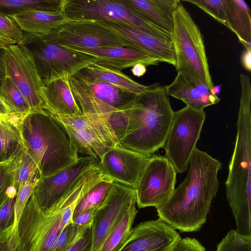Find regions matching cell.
Masks as SVG:
<instances>
[{
	"instance_id": "5",
	"label": "cell",
	"mask_w": 251,
	"mask_h": 251,
	"mask_svg": "<svg viewBox=\"0 0 251 251\" xmlns=\"http://www.w3.org/2000/svg\"><path fill=\"white\" fill-rule=\"evenodd\" d=\"M69 83L82 113L108 121L114 130L121 125L124 112L130 107L137 96L98 79L84 68L70 76Z\"/></svg>"
},
{
	"instance_id": "4",
	"label": "cell",
	"mask_w": 251,
	"mask_h": 251,
	"mask_svg": "<svg viewBox=\"0 0 251 251\" xmlns=\"http://www.w3.org/2000/svg\"><path fill=\"white\" fill-rule=\"evenodd\" d=\"M21 127L26 151L36 164L40 177L54 175L78 159L67 135L47 110L23 115Z\"/></svg>"
},
{
	"instance_id": "39",
	"label": "cell",
	"mask_w": 251,
	"mask_h": 251,
	"mask_svg": "<svg viewBox=\"0 0 251 251\" xmlns=\"http://www.w3.org/2000/svg\"><path fill=\"white\" fill-rule=\"evenodd\" d=\"M0 34L17 42H21L23 32L10 16L0 14Z\"/></svg>"
},
{
	"instance_id": "33",
	"label": "cell",
	"mask_w": 251,
	"mask_h": 251,
	"mask_svg": "<svg viewBox=\"0 0 251 251\" xmlns=\"http://www.w3.org/2000/svg\"><path fill=\"white\" fill-rule=\"evenodd\" d=\"M19 156L0 163V207L9 197L17 196L14 183Z\"/></svg>"
},
{
	"instance_id": "2",
	"label": "cell",
	"mask_w": 251,
	"mask_h": 251,
	"mask_svg": "<svg viewBox=\"0 0 251 251\" xmlns=\"http://www.w3.org/2000/svg\"><path fill=\"white\" fill-rule=\"evenodd\" d=\"M240 80L237 135L225 182L226 194L236 231L251 236V83L249 76L244 74H240Z\"/></svg>"
},
{
	"instance_id": "37",
	"label": "cell",
	"mask_w": 251,
	"mask_h": 251,
	"mask_svg": "<svg viewBox=\"0 0 251 251\" xmlns=\"http://www.w3.org/2000/svg\"><path fill=\"white\" fill-rule=\"evenodd\" d=\"M38 180L21 185L18 188L15 204V222L13 227L14 232H18V224L21 215Z\"/></svg>"
},
{
	"instance_id": "30",
	"label": "cell",
	"mask_w": 251,
	"mask_h": 251,
	"mask_svg": "<svg viewBox=\"0 0 251 251\" xmlns=\"http://www.w3.org/2000/svg\"><path fill=\"white\" fill-rule=\"evenodd\" d=\"M0 98L10 114L22 116L31 111L25 97L9 76H5L1 81Z\"/></svg>"
},
{
	"instance_id": "17",
	"label": "cell",
	"mask_w": 251,
	"mask_h": 251,
	"mask_svg": "<svg viewBox=\"0 0 251 251\" xmlns=\"http://www.w3.org/2000/svg\"><path fill=\"white\" fill-rule=\"evenodd\" d=\"M181 239L176 229L158 219L138 225L119 251H174Z\"/></svg>"
},
{
	"instance_id": "35",
	"label": "cell",
	"mask_w": 251,
	"mask_h": 251,
	"mask_svg": "<svg viewBox=\"0 0 251 251\" xmlns=\"http://www.w3.org/2000/svg\"><path fill=\"white\" fill-rule=\"evenodd\" d=\"M216 251H251V236L229 230L217 246Z\"/></svg>"
},
{
	"instance_id": "40",
	"label": "cell",
	"mask_w": 251,
	"mask_h": 251,
	"mask_svg": "<svg viewBox=\"0 0 251 251\" xmlns=\"http://www.w3.org/2000/svg\"><path fill=\"white\" fill-rule=\"evenodd\" d=\"M16 198L9 197L0 207V232L14 226Z\"/></svg>"
},
{
	"instance_id": "51",
	"label": "cell",
	"mask_w": 251,
	"mask_h": 251,
	"mask_svg": "<svg viewBox=\"0 0 251 251\" xmlns=\"http://www.w3.org/2000/svg\"><path fill=\"white\" fill-rule=\"evenodd\" d=\"M2 116L3 115L0 114V121H1V118H2Z\"/></svg>"
},
{
	"instance_id": "32",
	"label": "cell",
	"mask_w": 251,
	"mask_h": 251,
	"mask_svg": "<svg viewBox=\"0 0 251 251\" xmlns=\"http://www.w3.org/2000/svg\"><path fill=\"white\" fill-rule=\"evenodd\" d=\"M114 182L106 177L92 187L76 204L72 220L81 213L92 208L96 209L106 199Z\"/></svg>"
},
{
	"instance_id": "36",
	"label": "cell",
	"mask_w": 251,
	"mask_h": 251,
	"mask_svg": "<svg viewBox=\"0 0 251 251\" xmlns=\"http://www.w3.org/2000/svg\"><path fill=\"white\" fill-rule=\"evenodd\" d=\"M194 4L216 20L227 26L225 0H183Z\"/></svg>"
},
{
	"instance_id": "21",
	"label": "cell",
	"mask_w": 251,
	"mask_h": 251,
	"mask_svg": "<svg viewBox=\"0 0 251 251\" xmlns=\"http://www.w3.org/2000/svg\"><path fill=\"white\" fill-rule=\"evenodd\" d=\"M42 100L45 110L52 115L71 117L82 114L72 92L69 77L45 85Z\"/></svg>"
},
{
	"instance_id": "41",
	"label": "cell",
	"mask_w": 251,
	"mask_h": 251,
	"mask_svg": "<svg viewBox=\"0 0 251 251\" xmlns=\"http://www.w3.org/2000/svg\"><path fill=\"white\" fill-rule=\"evenodd\" d=\"M93 233L91 225L85 227L68 251H92Z\"/></svg>"
},
{
	"instance_id": "42",
	"label": "cell",
	"mask_w": 251,
	"mask_h": 251,
	"mask_svg": "<svg viewBox=\"0 0 251 251\" xmlns=\"http://www.w3.org/2000/svg\"><path fill=\"white\" fill-rule=\"evenodd\" d=\"M13 226L0 232V251H17L19 238L18 233L13 232Z\"/></svg>"
},
{
	"instance_id": "11",
	"label": "cell",
	"mask_w": 251,
	"mask_h": 251,
	"mask_svg": "<svg viewBox=\"0 0 251 251\" xmlns=\"http://www.w3.org/2000/svg\"><path fill=\"white\" fill-rule=\"evenodd\" d=\"M3 67L5 76L12 79L31 111L45 110L42 100L45 85L30 51L18 43L9 46L3 56Z\"/></svg>"
},
{
	"instance_id": "1",
	"label": "cell",
	"mask_w": 251,
	"mask_h": 251,
	"mask_svg": "<svg viewBox=\"0 0 251 251\" xmlns=\"http://www.w3.org/2000/svg\"><path fill=\"white\" fill-rule=\"evenodd\" d=\"M221 168L218 160L196 148L187 176L169 199L156 208L159 219L181 232L199 230L218 191Z\"/></svg>"
},
{
	"instance_id": "29",
	"label": "cell",
	"mask_w": 251,
	"mask_h": 251,
	"mask_svg": "<svg viewBox=\"0 0 251 251\" xmlns=\"http://www.w3.org/2000/svg\"><path fill=\"white\" fill-rule=\"evenodd\" d=\"M136 201L132 202L126 212L109 233L99 251H119L130 236L137 213Z\"/></svg>"
},
{
	"instance_id": "16",
	"label": "cell",
	"mask_w": 251,
	"mask_h": 251,
	"mask_svg": "<svg viewBox=\"0 0 251 251\" xmlns=\"http://www.w3.org/2000/svg\"><path fill=\"white\" fill-rule=\"evenodd\" d=\"M151 157L117 145L108 148L97 164L106 177L135 189Z\"/></svg>"
},
{
	"instance_id": "25",
	"label": "cell",
	"mask_w": 251,
	"mask_h": 251,
	"mask_svg": "<svg viewBox=\"0 0 251 251\" xmlns=\"http://www.w3.org/2000/svg\"><path fill=\"white\" fill-rule=\"evenodd\" d=\"M170 36L174 28V11L179 0H126Z\"/></svg>"
},
{
	"instance_id": "49",
	"label": "cell",
	"mask_w": 251,
	"mask_h": 251,
	"mask_svg": "<svg viewBox=\"0 0 251 251\" xmlns=\"http://www.w3.org/2000/svg\"><path fill=\"white\" fill-rule=\"evenodd\" d=\"M0 114L2 115H6L10 114L6 107L2 102L0 98Z\"/></svg>"
},
{
	"instance_id": "15",
	"label": "cell",
	"mask_w": 251,
	"mask_h": 251,
	"mask_svg": "<svg viewBox=\"0 0 251 251\" xmlns=\"http://www.w3.org/2000/svg\"><path fill=\"white\" fill-rule=\"evenodd\" d=\"M135 201V189L115 182L113 183L106 199L93 212L91 224L92 251H99L109 233Z\"/></svg>"
},
{
	"instance_id": "46",
	"label": "cell",
	"mask_w": 251,
	"mask_h": 251,
	"mask_svg": "<svg viewBox=\"0 0 251 251\" xmlns=\"http://www.w3.org/2000/svg\"><path fill=\"white\" fill-rule=\"evenodd\" d=\"M146 66L141 63L135 65L131 69L132 74L137 77H140L146 73Z\"/></svg>"
},
{
	"instance_id": "7",
	"label": "cell",
	"mask_w": 251,
	"mask_h": 251,
	"mask_svg": "<svg viewBox=\"0 0 251 251\" xmlns=\"http://www.w3.org/2000/svg\"><path fill=\"white\" fill-rule=\"evenodd\" d=\"M61 12L68 20L120 23L151 36L171 40V36L126 0H63Z\"/></svg>"
},
{
	"instance_id": "14",
	"label": "cell",
	"mask_w": 251,
	"mask_h": 251,
	"mask_svg": "<svg viewBox=\"0 0 251 251\" xmlns=\"http://www.w3.org/2000/svg\"><path fill=\"white\" fill-rule=\"evenodd\" d=\"M51 32L56 41L65 48L123 46L137 48L129 41L94 21L68 20Z\"/></svg>"
},
{
	"instance_id": "9",
	"label": "cell",
	"mask_w": 251,
	"mask_h": 251,
	"mask_svg": "<svg viewBox=\"0 0 251 251\" xmlns=\"http://www.w3.org/2000/svg\"><path fill=\"white\" fill-rule=\"evenodd\" d=\"M62 210L44 213L32 194L21 215L18 232L19 244L17 251H53L65 225L62 220Z\"/></svg>"
},
{
	"instance_id": "13",
	"label": "cell",
	"mask_w": 251,
	"mask_h": 251,
	"mask_svg": "<svg viewBox=\"0 0 251 251\" xmlns=\"http://www.w3.org/2000/svg\"><path fill=\"white\" fill-rule=\"evenodd\" d=\"M97 161L95 158L89 156L79 157L74 163L60 172L40 177L32 195L40 209L45 213L57 211L76 181Z\"/></svg>"
},
{
	"instance_id": "48",
	"label": "cell",
	"mask_w": 251,
	"mask_h": 251,
	"mask_svg": "<svg viewBox=\"0 0 251 251\" xmlns=\"http://www.w3.org/2000/svg\"><path fill=\"white\" fill-rule=\"evenodd\" d=\"M17 42L10 39L9 38H8L7 37H5L2 35L0 34V45L5 47L7 48L9 46L17 44Z\"/></svg>"
},
{
	"instance_id": "24",
	"label": "cell",
	"mask_w": 251,
	"mask_h": 251,
	"mask_svg": "<svg viewBox=\"0 0 251 251\" xmlns=\"http://www.w3.org/2000/svg\"><path fill=\"white\" fill-rule=\"evenodd\" d=\"M22 116L9 114L3 115L1 118L0 123V163L19 156L26 150L21 127Z\"/></svg>"
},
{
	"instance_id": "3",
	"label": "cell",
	"mask_w": 251,
	"mask_h": 251,
	"mask_svg": "<svg viewBox=\"0 0 251 251\" xmlns=\"http://www.w3.org/2000/svg\"><path fill=\"white\" fill-rule=\"evenodd\" d=\"M125 126L119 145L151 155L166 142L174 115L165 86L155 83L136 96L125 111Z\"/></svg>"
},
{
	"instance_id": "47",
	"label": "cell",
	"mask_w": 251,
	"mask_h": 251,
	"mask_svg": "<svg viewBox=\"0 0 251 251\" xmlns=\"http://www.w3.org/2000/svg\"><path fill=\"white\" fill-rule=\"evenodd\" d=\"M6 48L0 45V86L1 81L5 76L3 67V56Z\"/></svg>"
},
{
	"instance_id": "6",
	"label": "cell",
	"mask_w": 251,
	"mask_h": 251,
	"mask_svg": "<svg viewBox=\"0 0 251 251\" xmlns=\"http://www.w3.org/2000/svg\"><path fill=\"white\" fill-rule=\"evenodd\" d=\"M19 44L31 53L44 85L69 77L92 62L93 56L76 52L60 45L51 31L47 34L23 32Z\"/></svg>"
},
{
	"instance_id": "34",
	"label": "cell",
	"mask_w": 251,
	"mask_h": 251,
	"mask_svg": "<svg viewBox=\"0 0 251 251\" xmlns=\"http://www.w3.org/2000/svg\"><path fill=\"white\" fill-rule=\"evenodd\" d=\"M40 175L37 167L26 151L22 152L18 157L14 177V187L18 191L19 186L25 183L39 179Z\"/></svg>"
},
{
	"instance_id": "45",
	"label": "cell",
	"mask_w": 251,
	"mask_h": 251,
	"mask_svg": "<svg viewBox=\"0 0 251 251\" xmlns=\"http://www.w3.org/2000/svg\"><path fill=\"white\" fill-rule=\"evenodd\" d=\"M241 64L247 71H251V49H245L241 57Z\"/></svg>"
},
{
	"instance_id": "38",
	"label": "cell",
	"mask_w": 251,
	"mask_h": 251,
	"mask_svg": "<svg viewBox=\"0 0 251 251\" xmlns=\"http://www.w3.org/2000/svg\"><path fill=\"white\" fill-rule=\"evenodd\" d=\"M85 227L78 226L71 222L62 229L53 251H68Z\"/></svg>"
},
{
	"instance_id": "31",
	"label": "cell",
	"mask_w": 251,
	"mask_h": 251,
	"mask_svg": "<svg viewBox=\"0 0 251 251\" xmlns=\"http://www.w3.org/2000/svg\"><path fill=\"white\" fill-rule=\"evenodd\" d=\"M63 0H0V14L11 16L31 9L61 12Z\"/></svg>"
},
{
	"instance_id": "43",
	"label": "cell",
	"mask_w": 251,
	"mask_h": 251,
	"mask_svg": "<svg viewBox=\"0 0 251 251\" xmlns=\"http://www.w3.org/2000/svg\"><path fill=\"white\" fill-rule=\"evenodd\" d=\"M174 251H206L204 246L196 239L181 238Z\"/></svg>"
},
{
	"instance_id": "27",
	"label": "cell",
	"mask_w": 251,
	"mask_h": 251,
	"mask_svg": "<svg viewBox=\"0 0 251 251\" xmlns=\"http://www.w3.org/2000/svg\"><path fill=\"white\" fill-rule=\"evenodd\" d=\"M84 68L98 79L134 95H138L144 92L150 86H145L135 81L121 71L104 65L98 61L92 62Z\"/></svg>"
},
{
	"instance_id": "19",
	"label": "cell",
	"mask_w": 251,
	"mask_h": 251,
	"mask_svg": "<svg viewBox=\"0 0 251 251\" xmlns=\"http://www.w3.org/2000/svg\"><path fill=\"white\" fill-rule=\"evenodd\" d=\"M95 22L153 56L160 62H166L176 66V55L172 40L156 37L120 23L105 21Z\"/></svg>"
},
{
	"instance_id": "44",
	"label": "cell",
	"mask_w": 251,
	"mask_h": 251,
	"mask_svg": "<svg viewBox=\"0 0 251 251\" xmlns=\"http://www.w3.org/2000/svg\"><path fill=\"white\" fill-rule=\"evenodd\" d=\"M94 208L89 209L78 215L72 220L78 226L87 227L91 225Z\"/></svg>"
},
{
	"instance_id": "50",
	"label": "cell",
	"mask_w": 251,
	"mask_h": 251,
	"mask_svg": "<svg viewBox=\"0 0 251 251\" xmlns=\"http://www.w3.org/2000/svg\"><path fill=\"white\" fill-rule=\"evenodd\" d=\"M221 90V86L220 85L213 86L212 88L211 91L212 93L218 96V95L220 93Z\"/></svg>"
},
{
	"instance_id": "20",
	"label": "cell",
	"mask_w": 251,
	"mask_h": 251,
	"mask_svg": "<svg viewBox=\"0 0 251 251\" xmlns=\"http://www.w3.org/2000/svg\"><path fill=\"white\" fill-rule=\"evenodd\" d=\"M96 58L98 62L121 71L141 63L146 67L158 65L160 61L138 48L123 46H105L95 48H66Z\"/></svg>"
},
{
	"instance_id": "8",
	"label": "cell",
	"mask_w": 251,
	"mask_h": 251,
	"mask_svg": "<svg viewBox=\"0 0 251 251\" xmlns=\"http://www.w3.org/2000/svg\"><path fill=\"white\" fill-rule=\"evenodd\" d=\"M173 18L171 40L176 55V70L195 71L212 89L214 85L203 36L199 26L180 2L174 11Z\"/></svg>"
},
{
	"instance_id": "12",
	"label": "cell",
	"mask_w": 251,
	"mask_h": 251,
	"mask_svg": "<svg viewBox=\"0 0 251 251\" xmlns=\"http://www.w3.org/2000/svg\"><path fill=\"white\" fill-rule=\"evenodd\" d=\"M176 171L165 156H151L135 189L139 208H157L171 197L175 189Z\"/></svg>"
},
{
	"instance_id": "22",
	"label": "cell",
	"mask_w": 251,
	"mask_h": 251,
	"mask_svg": "<svg viewBox=\"0 0 251 251\" xmlns=\"http://www.w3.org/2000/svg\"><path fill=\"white\" fill-rule=\"evenodd\" d=\"M20 29L29 33L47 34L68 21L58 11L28 10L10 16Z\"/></svg>"
},
{
	"instance_id": "10",
	"label": "cell",
	"mask_w": 251,
	"mask_h": 251,
	"mask_svg": "<svg viewBox=\"0 0 251 251\" xmlns=\"http://www.w3.org/2000/svg\"><path fill=\"white\" fill-rule=\"evenodd\" d=\"M205 118L203 110H196L187 106L174 112L163 147L165 157L177 172L182 173L188 170Z\"/></svg>"
},
{
	"instance_id": "28",
	"label": "cell",
	"mask_w": 251,
	"mask_h": 251,
	"mask_svg": "<svg viewBox=\"0 0 251 251\" xmlns=\"http://www.w3.org/2000/svg\"><path fill=\"white\" fill-rule=\"evenodd\" d=\"M58 123L78 153L93 157L97 160L101 158L109 148L100 139L89 133Z\"/></svg>"
},
{
	"instance_id": "26",
	"label": "cell",
	"mask_w": 251,
	"mask_h": 251,
	"mask_svg": "<svg viewBox=\"0 0 251 251\" xmlns=\"http://www.w3.org/2000/svg\"><path fill=\"white\" fill-rule=\"evenodd\" d=\"M227 27L233 32L245 49H251V12L243 0H225Z\"/></svg>"
},
{
	"instance_id": "18",
	"label": "cell",
	"mask_w": 251,
	"mask_h": 251,
	"mask_svg": "<svg viewBox=\"0 0 251 251\" xmlns=\"http://www.w3.org/2000/svg\"><path fill=\"white\" fill-rule=\"evenodd\" d=\"M173 82L165 86L167 93L183 101L186 106L196 110H203L220 101L206 83L194 71L179 70Z\"/></svg>"
},
{
	"instance_id": "23",
	"label": "cell",
	"mask_w": 251,
	"mask_h": 251,
	"mask_svg": "<svg viewBox=\"0 0 251 251\" xmlns=\"http://www.w3.org/2000/svg\"><path fill=\"white\" fill-rule=\"evenodd\" d=\"M52 116L58 123L74 129L84 131L96 137L109 148L119 145L111 123L103 118L83 113L79 116L71 117Z\"/></svg>"
}]
</instances>
